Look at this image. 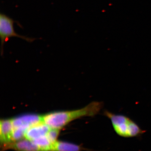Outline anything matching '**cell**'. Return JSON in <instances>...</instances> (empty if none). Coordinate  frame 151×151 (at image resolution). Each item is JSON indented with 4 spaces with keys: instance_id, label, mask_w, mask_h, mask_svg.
<instances>
[{
    "instance_id": "cell-1",
    "label": "cell",
    "mask_w": 151,
    "mask_h": 151,
    "mask_svg": "<svg viewBox=\"0 0 151 151\" xmlns=\"http://www.w3.org/2000/svg\"><path fill=\"white\" fill-rule=\"evenodd\" d=\"M104 104L93 101L81 109L71 111H56L42 116V122L50 129L60 130L72 121L85 117H93L99 114Z\"/></svg>"
},
{
    "instance_id": "cell-2",
    "label": "cell",
    "mask_w": 151,
    "mask_h": 151,
    "mask_svg": "<svg viewBox=\"0 0 151 151\" xmlns=\"http://www.w3.org/2000/svg\"><path fill=\"white\" fill-rule=\"evenodd\" d=\"M103 114L110 119L116 134L122 137H139L145 132L134 121L125 115L116 114L108 111H104Z\"/></svg>"
},
{
    "instance_id": "cell-3",
    "label": "cell",
    "mask_w": 151,
    "mask_h": 151,
    "mask_svg": "<svg viewBox=\"0 0 151 151\" xmlns=\"http://www.w3.org/2000/svg\"><path fill=\"white\" fill-rule=\"evenodd\" d=\"M14 20L4 14H0V37L1 40V48L2 53L4 45L5 42L12 37H18L27 41L28 42H32L35 39L19 35L15 31L14 24Z\"/></svg>"
},
{
    "instance_id": "cell-4",
    "label": "cell",
    "mask_w": 151,
    "mask_h": 151,
    "mask_svg": "<svg viewBox=\"0 0 151 151\" xmlns=\"http://www.w3.org/2000/svg\"><path fill=\"white\" fill-rule=\"evenodd\" d=\"M12 121L14 128H21L27 130L30 127L42 122V116L29 114L12 119Z\"/></svg>"
},
{
    "instance_id": "cell-5",
    "label": "cell",
    "mask_w": 151,
    "mask_h": 151,
    "mask_svg": "<svg viewBox=\"0 0 151 151\" xmlns=\"http://www.w3.org/2000/svg\"><path fill=\"white\" fill-rule=\"evenodd\" d=\"M14 126L12 119H3L0 123V140L3 147L12 142Z\"/></svg>"
},
{
    "instance_id": "cell-6",
    "label": "cell",
    "mask_w": 151,
    "mask_h": 151,
    "mask_svg": "<svg viewBox=\"0 0 151 151\" xmlns=\"http://www.w3.org/2000/svg\"><path fill=\"white\" fill-rule=\"evenodd\" d=\"M50 128L43 122L30 127L26 132L25 138L33 141L47 134Z\"/></svg>"
},
{
    "instance_id": "cell-7",
    "label": "cell",
    "mask_w": 151,
    "mask_h": 151,
    "mask_svg": "<svg viewBox=\"0 0 151 151\" xmlns=\"http://www.w3.org/2000/svg\"><path fill=\"white\" fill-rule=\"evenodd\" d=\"M4 149H12L17 151H40V149L32 141L22 139L4 146Z\"/></svg>"
},
{
    "instance_id": "cell-8",
    "label": "cell",
    "mask_w": 151,
    "mask_h": 151,
    "mask_svg": "<svg viewBox=\"0 0 151 151\" xmlns=\"http://www.w3.org/2000/svg\"><path fill=\"white\" fill-rule=\"evenodd\" d=\"M81 147L66 142L57 141L52 145L51 151H80Z\"/></svg>"
},
{
    "instance_id": "cell-9",
    "label": "cell",
    "mask_w": 151,
    "mask_h": 151,
    "mask_svg": "<svg viewBox=\"0 0 151 151\" xmlns=\"http://www.w3.org/2000/svg\"><path fill=\"white\" fill-rule=\"evenodd\" d=\"M32 142L38 147L40 151H51L53 144L49 139L47 135L37 138Z\"/></svg>"
},
{
    "instance_id": "cell-10",
    "label": "cell",
    "mask_w": 151,
    "mask_h": 151,
    "mask_svg": "<svg viewBox=\"0 0 151 151\" xmlns=\"http://www.w3.org/2000/svg\"><path fill=\"white\" fill-rule=\"evenodd\" d=\"M60 130L56 129H50L47 133V136L51 142L52 144H54L57 140V138L59 135Z\"/></svg>"
}]
</instances>
